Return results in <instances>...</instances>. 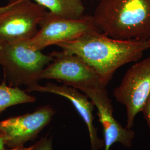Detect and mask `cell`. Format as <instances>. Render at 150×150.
I'll return each instance as SVG.
<instances>
[{"label":"cell","instance_id":"cell-1","mask_svg":"<svg viewBox=\"0 0 150 150\" xmlns=\"http://www.w3.org/2000/svg\"><path fill=\"white\" fill-rule=\"evenodd\" d=\"M56 46L85 61L106 87L119 68L139 61L149 49L147 41L116 39L98 31L87 32L76 40Z\"/></svg>","mask_w":150,"mask_h":150},{"label":"cell","instance_id":"cell-2","mask_svg":"<svg viewBox=\"0 0 150 150\" xmlns=\"http://www.w3.org/2000/svg\"><path fill=\"white\" fill-rule=\"evenodd\" d=\"M92 17L97 29L110 38H150V0H100Z\"/></svg>","mask_w":150,"mask_h":150},{"label":"cell","instance_id":"cell-3","mask_svg":"<svg viewBox=\"0 0 150 150\" xmlns=\"http://www.w3.org/2000/svg\"><path fill=\"white\" fill-rule=\"evenodd\" d=\"M31 48L28 40L0 43V66L4 80L12 87L38 84L43 70L52 61L51 54Z\"/></svg>","mask_w":150,"mask_h":150},{"label":"cell","instance_id":"cell-4","mask_svg":"<svg viewBox=\"0 0 150 150\" xmlns=\"http://www.w3.org/2000/svg\"><path fill=\"white\" fill-rule=\"evenodd\" d=\"M46 11L32 0H19L0 6V43L33 38Z\"/></svg>","mask_w":150,"mask_h":150},{"label":"cell","instance_id":"cell-5","mask_svg":"<svg viewBox=\"0 0 150 150\" xmlns=\"http://www.w3.org/2000/svg\"><path fill=\"white\" fill-rule=\"evenodd\" d=\"M38 26L40 29L37 33L28 40V43L31 48L39 50L50 45L74 40L92 31H98L92 16L84 15L73 19L57 16L47 11Z\"/></svg>","mask_w":150,"mask_h":150},{"label":"cell","instance_id":"cell-6","mask_svg":"<svg viewBox=\"0 0 150 150\" xmlns=\"http://www.w3.org/2000/svg\"><path fill=\"white\" fill-rule=\"evenodd\" d=\"M113 93L126 107V127L132 129L135 117L142 112L150 94V56L129 68Z\"/></svg>","mask_w":150,"mask_h":150},{"label":"cell","instance_id":"cell-7","mask_svg":"<svg viewBox=\"0 0 150 150\" xmlns=\"http://www.w3.org/2000/svg\"><path fill=\"white\" fill-rule=\"evenodd\" d=\"M50 54L53 59L43 70L40 80L59 81L79 90L104 87L96 72L77 55L63 51Z\"/></svg>","mask_w":150,"mask_h":150},{"label":"cell","instance_id":"cell-8","mask_svg":"<svg viewBox=\"0 0 150 150\" xmlns=\"http://www.w3.org/2000/svg\"><path fill=\"white\" fill-rule=\"evenodd\" d=\"M55 112L50 105L41 106L32 112L0 121V137L6 147L18 150L28 141L34 140L50 123Z\"/></svg>","mask_w":150,"mask_h":150},{"label":"cell","instance_id":"cell-9","mask_svg":"<svg viewBox=\"0 0 150 150\" xmlns=\"http://www.w3.org/2000/svg\"><path fill=\"white\" fill-rule=\"evenodd\" d=\"M106 88H82L79 91L85 93L96 107L103 131L104 150H110L116 143H120L126 147H131L134 139V131L132 129L123 127L114 117L112 104Z\"/></svg>","mask_w":150,"mask_h":150},{"label":"cell","instance_id":"cell-10","mask_svg":"<svg viewBox=\"0 0 150 150\" xmlns=\"http://www.w3.org/2000/svg\"><path fill=\"white\" fill-rule=\"evenodd\" d=\"M27 93L33 91L54 93L69 100L86 123L90 135L91 150H100L104 146V141L98 137L97 129L93 124V111L95 105L84 93L74 87L64 84L59 86L53 83H47L44 86L38 83L27 87Z\"/></svg>","mask_w":150,"mask_h":150},{"label":"cell","instance_id":"cell-11","mask_svg":"<svg viewBox=\"0 0 150 150\" xmlns=\"http://www.w3.org/2000/svg\"><path fill=\"white\" fill-rule=\"evenodd\" d=\"M57 16L77 19L84 16L85 6L82 0H32Z\"/></svg>","mask_w":150,"mask_h":150},{"label":"cell","instance_id":"cell-12","mask_svg":"<svg viewBox=\"0 0 150 150\" xmlns=\"http://www.w3.org/2000/svg\"><path fill=\"white\" fill-rule=\"evenodd\" d=\"M35 101V97L18 87L9 86L4 80L0 84V115L8 107Z\"/></svg>","mask_w":150,"mask_h":150},{"label":"cell","instance_id":"cell-13","mask_svg":"<svg viewBox=\"0 0 150 150\" xmlns=\"http://www.w3.org/2000/svg\"><path fill=\"white\" fill-rule=\"evenodd\" d=\"M18 150H52V139L45 137L29 147H23Z\"/></svg>","mask_w":150,"mask_h":150},{"label":"cell","instance_id":"cell-14","mask_svg":"<svg viewBox=\"0 0 150 150\" xmlns=\"http://www.w3.org/2000/svg\"><path fill=\"white\" fill-rule=\"evenodd\" d=\"M142 112L143 113L144 117L147 123L150 133V94L143 107Z\"/></svg>","mask_w":150,"mask_h":150},{"label":"cell","instance_id":"cell-15","mask_svg":"<svg viewBox=\"0 0 150 150\" xmlns=\"http://www.w3.org/2000/svg\"><path fill=\"white\" fill-rule=\"evenodd\" d=\"M0 150H11L6 147L4 139L0 137Z\"/></svg>","mask_w":150,"mask_h":150},{"label":"cell","instance_id":"cell-16","mask_svg":"<svg viewBox=\"0 0 150 150\" xmlns=\"http://www.w3.org/2000/svg\"><path fill=\"white\" fill-rule=\"evenodd\" d=\"M8 1V3H11V2H16L17 1H19V0H7Z\"/></svg>","mask_w":150,"mask_h":150},{"label":"cell","instance_id":"cell-17","mask_svg":"<svg viewBox=\"0 0 150 150\" xmlns=\"http://www.w3.org/2000/svg\"><path fill=\"white\" fill-rule=\"evenodd\" d=\"M147 43H148V45H149V49L150 48V38H149V39H148V40H147Z\"/></svg>","mask_w":150,"mask_h":150}]
</instances>
